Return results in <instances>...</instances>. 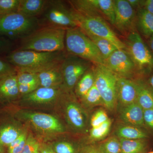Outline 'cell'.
<instances>
[{"label": "cell", "mask_w": 153, "mask_h": 153, "mask_svg": "<svg viewBox=\"0 0 153 153\" xmlns=\"http://www.w3.org/2000/svg\"><path fill=\"white\" fill-rule=\"evenodd\" d=\"M136 85L137 102L143 109H153V89L143 76L133 79Z\"/></svg>", "instance_id": "obj_19"}, {"label": "cell", "mask_w": 153, "mask_h": 153, "mask_svg": "<svg viewBox=\"0 0 153 153\" xmlns=\"http://www.w3.org/2000/svg\"><path fill=\"white\" fill-rule=\"evenodd\" d=\"M94 145L101 153H121L120 141L115 135Z\"/></svg>", "instance_id": "obj_30"}, {"label": "cell", "mask_w": 153, "mask_h": 153, "mask_svg": "<svg viewBox=\"0 0 153 153\" xmlns=\"http://www.w3.org/2000/svg\"><path fill=\"white\" fill-rule=\"evenodd\" d=\"M27 137L26 132H22V133L20 135V136L18 138H17L15 140H14L13 142L11 143L7 147V151L11 150L12 149L16 147V146H17L18 145H19L21 143V142L24 139Z\"/></svg>", "instance_id": "obj_40"}, {"label": "cell", "mask_w": 153, "mask_h": 153, "mask_svg": "<svg viewBox=\"0 0 153 153\" xmlns=\"http://www.w3.org/2000/svg\"><path fill=\"white\" fill-rule=\"evenodd\" d=\"M17 70L15 66L6 60L0 58V79L12 74H16Z\"/></svg>", "instance_id": "obj_36"}, {"label": "cell", "mask_w": 153, "mask_h": 153, "mask_svg": "<svg viewBox=\"0 0 153 153\" xmlns=\"http://www.w3.org/2000/svg\"><path fill=\"white\" fill-rule=\"evenodd\" d=\"M20 96H25L33 92L39 86L36 85H23V84H18Z\"/></svg>", "instance_id": "obj_38"}, {"label": "cell", "mask_w": 153, "mask_h": 153, "mask_svg": "<svg viewBox=\"0 0 153 153\" xmlns=\"http://www.w3.org/2000/svg\"><path fill=\"white\" fill-rule=\"evenodd\" d=\"M40 27L38 18L19 12L0 16V35L9 40H22Z\"/></svg>", "instance_id": "obj_5"}, {"label": "cell", "mask_w": 153, "mask_h": 153, "mask_svg": "<svg viewBox=\"0 0 153 153\" xmlns=\"http://www.w3.org/2000/svg\"><path fill=\"white\" fill-rule=\"evenodd\" d=\"M94 16L101 17L114 25L115 19L113 0H90Z\"/></svg>", "instance_id": "obj_21"}, {"label": "cell", "mask_w": 153, "mask_h": 153, "mask_svg": "<svg viewBox=\"0 0 153 153\" xmlns=\"http://www.w3.org/2000/svg\"><path fill=\"white\" fill-rule=\"evenodd\" d=\"M84 33L93 41L99 50L104 60L109 57L113 52L118 49L112 43L107 39L94 36L89 33Z\"/></svg>", "instance_id": "obj_28"}, {"label": "cell", "mask_w": 153, "mask_h": 153, "mask_svg": "<svg viewBox=\"0 0 153 153\" xmlns=\"http://www.w3.org/2000/svg\"><path fill=\"white\" fill-rule=\"evenodd\" d=\"M16 74L9 75L0 79L1 100L11 101L20 96Z\"/></svg>", "instance_id": "obj_20"}, {"label": "cell", "mask_w": 153, "mask_h": 153, "mask_svg": "<svg viewBox=\"0 0 153 153\" xmlns=\"http://www.w3.org/2000/svg\"><path fill=\"white\" fill-rule=\"evenodd\" d=\"M95 85L100 93L103 106L108 111L116 110L117 89L118 76L102 64H94Z\"/></svg>", "instance_id": "obj_7"}, {"label": "cell", "mask_w": 153, "mask_h": 153, "mask_svg": "<svg viewBox=\"0 0 153 153\" xmlns=\"http://www.w3.org/2000/svg\"><path fill=\"white\" fill-rule=\"evenodd\" d=\"M85 146L69 141H61L55 143L52 148L56 153H83Z\"/></svg>", "instance_id": "obj_31"}, {"label": "cell", "mask_w": 153, "mask_h": 153, "mask_svg": "<svg viewBox=\"0 0 153 153\" xmlns=\"http://www.w3.org/2000/svg\"><path fill=\"white\" fill-rule=\"evenodd\" d=\"M147 153H153V151H151V152H149Z\"/></svg>", "instance_id": "obj_48"}, {"label": "cell", "mask_w": 153, "mask_h": 153, "mask_svg": "<svg viewBox=\"0 0 153 153\" xmlns=\"http://www.w3.org/2000/svg\"><path fill=\"white\" fill-rule=\"evenodd\" d=\"M16 74L18 84L36 85L40 87L37 74L17 71Z\"/></svg>", "instance_id": "obj_32"}, {"label": "cell", "mask_w": 153, "mask_h": 153, "mask_svg": "<svg viewBox=\"0 0 153 153\" xmlns=\"http://www.w3.org/2000/svg\"><path fill=\"white\" fill-rule=\"evenodd\" d=\"M93 65L81 76L74 87L75 94L80 99L91 89L95 84V76Z\"/></svg>", "instance_id": "obj_26"}, {"label": "cell", "mask_w": 153, "mask_h": 153, "mask_svg": "<svg viewBox=\"0 0 153 153\" xmlns=\"http://www.w3.org/2000/svg\"><path fill=\"white\" fill-rule=\"evenodd\" d=\"M114 26L122 34L126 36L137 31L136 27L137 12L127 0H114Z\"/></svg>", "instance_id": "obj_11"}, {"label": "cell", "mask_w": 153, "mask_h": 153, "mask_svg": "<svg viewBox=\"0 0 153 153\" xmlns=\"http://www.w3.org/2000/svg\"><path fill=\"white\" fill-rule=\"evenodd\" d=\"M22 130L16 123L9 121L0 124V144L8 146L22 133Z\"/></svg>", "instance_id": "obj_23"}, {"label": "cell", "mask_w": 153, "mask_h": 153, "mask_svg": "<svg viewBox=\"0 0 153 153\" xmlns=\"http://www.w3.org/2000/svg\"><path fill=\"white\" fill-rule=\"evenodd\" d=\"M38 19L41 27H52L67 29L78 27L73 8L62 1H47Z\"/></svg>", "instance_id": "obj_4"}, {"label": "cell", "mask_w": 153, "mask_h": 153, "mask_svg": "<svg viewBox=\"0 0 153 153\" xmlns=\"http://www.w3.org/2000/svg\"><path fill=\"white\" fill-rule=\"evenodd\" d=\"M144 123L148 131L153 134V109L144 110Z\"/></svg>", "instance_id": "obj_37"}, {"label": "cell", "mask_w": 153, "mask_h": 153, "mask_svg": "<svg viewBox=\"0 0 153 153\" xmlns=\"http://www.w3.org/2000/svg\"><path fill=\"white\" fill-rule=\"evenodd\" d=\"M12 47V44L9 39L0 36V53L9 52Z\"/></svg>", "instance_id": "obj_39"}, {"label": "cell", "mask_w": 153, "mask_h": 153, "mask_svg": "<svg viewBox=\"0 0 153 153\" xmlns=\"http://www.w3.org/2000/svg\"><path fill=\"white\" fill-rule=\"evenodd\" d=\"M106 111L100 108L96 111L90 119V125L91 128H95L101 125L109 119Z\"/></svg>", "instance_id": "obj_34"}, {"label": "cell", "mask_w": 153, "mask_h": 153, "mask_svg": "<svg viewBox=\"0 0 153 153\" xmlns=\"http://www.w3.org/2000/svg\"><path fill=\"white\" fill-rule=\"evenodd\" d=\"M137 99V87L134 79L118 76L116 111L136 102Z\"/></svg>", "instance_id": "obj_14"}, {"label": "cell", "mask_w": 153, "mask_h": 153, "mask_svg": "<svg viewBox=\"0 0 153 153\" xmlns=\"http://www.w3.org/2000/svg\"><path fill=\"white\" fill-rule=\"evenodd\" d=\"M149 75V77L146 80L149 84L153 89V70Z\"/></svg>", "instance_id": "obj_45"}, {"label": "cell", "mask_w": 153, "mask_h": 153, "mask_svg": "<svg viewBox=\"0 0 153 153\" xmlns=\"http://www.w3.org/2000/svg\"><path fill=\"white\" fill-rule=\"evenodd\" d=\"M62 62L37 74L40 87L61 88L63 83Z\"/></svg>", "instance_id": "obj_17"}, {"label": "cell", "mask_w": 153, "mask_h": 153, "mask_svg": "<svg viewBox=\"0 0 153 153\" xmlns=\"http://www.w3.org/2000/svg\"><path fill=\"white\" fill-rule=\"evenodd\" d=\"M22 115L35 128L44 132L57 134L65 132L63 124L51 115L38 112H25Z\"/></svg>", "instance_id": "obj_12"}, {"label": "cell", "mask_w": 153, "mask_h": 153, "mask_svg": "<svg viewBox=\"0 0 153 153\" xmlns=\"http://www.w3.org/2000/svg\"><path fill=\"white\" fill-rule=\"evenodd\" d=\"M66 54L65 50L42 52L16 49L9 53L6 60L15 66L17 71L38 74L61 63Z\"/></svg>", "instance_id": "obj_1"}, {"label": "cell", "mask_w": 153, "mask_h": 153, "mask_svg": "<svg viewBox=\"0 0 153 153\" xmlns=\"http://www.w3.org/2000/svg\"><path fill=\"white\" fill-rule=\"evenodd\" d=\"M67 53L90 61L93 64L104 65L99 50L79 27L66 29L65 41Z\"/></svg>", "instance_id": "obj_3"}, {"label": "cell", "mask_w": 153, "mask_h": 153, "mask_svg": "<svg viewBox=\"0 0 153 153\" xmlns=\"http://www.w3.org/2000/svg\"><path fill=\"white\" fill-rule=\"evenodd\" d=\"M141 8L145 9L153 15V0L143 1Z\"/></svg>", "instance_id": "obj_41"}, {"label": "cell", "mask_w": 153, "mask_h": 153, "mask_svg": "<svg viewBox=\"0 0 153 153\" xmlns=\"http://www.w3.org/2000/svg\"><path fill=\"white\" fill-rule=\"evenodd\" d=\"M41 146L37 140L31 134L27 137L23 150L20 153H40Z\"/></svg>", "instance_id": "obj_35"}, {"label": "cell", "mask_w": 153, "mask_h": 153, "mask_svg": "<svg viewBox=\"0 0 153 153\" xmlns=\"http://www.w3.org/2000/svg\"><path fill=\"white\" fill-rule=\"evenodd\" d=\"M80 100L83 106L87 109L91 110L96 107L103 105L101 95L95 85L80 99Z\"/></svg>", "instance_id": "obj_29"}, {"label": "cell", "mask_w": 153, "mask_h": 153, "mask_svg": "<svg viewBox=\"0 0 153 153\" xmlns=\"http://www.w3.org/2000/svg\"><path fill=\"white\" fill-rule=\"evenodd\" d=\"M148 45L153 53V37L148 38Z\"/></svg>", "instance_id": "obj_46"}, {"label": "cell", "mask_w": 153, "mask_h": 153, "mask_svg": "<svg viewBox=\"0 0 153 153\" xmlns=\"http://www.w3.org/2000/svg\"><path fill=\"white\" fill-rule=\"evenodd\" d=\"M112 121L109 119L101 125L91 128L89 131V145L95 144L103 140L109 134L111 130Z\"/></svg>", "instance_id": "obj_27"}, {"label": "cell", "mask_w": 153, "mask_h": 153, "mask_svg": "<svg viewBox=\"0 0 153 153\" xmlns=\"http://www.w3.org/2000/svg\"><path fill=\"white\" fill-rule=\"evenodd\" d=\"M116 111L122 123L145 127L144 109L137 102L121 108Z\"/></svg>", "instance_id": "obj_15"}, {"label": "cell", "mask_w": 153, "mask_h": 153, "mask_svg": "<svg viewBox=\"0 0 153 153\" xmlns=\"http://www.w3.org/2000/svg\"><path fill=\"white\" fill-rule=\"evenodd\" d=\"M40 153H56L52 147L48 146H43L41 148Z\"/></svg>", "instance_id": "obj_44"}, {"label": "cell", "mask_w": 153, "mask_h": 153, "mask_svg": "<svg viewBox=\"0 0 153 153\" xmlns=\"http://www.w3.org/2000/svg\"><path fill=\"white\" fill-rule=\"evenodd\" d=\"M125 50L133 61L138 76L149 74L153 70V53L137 31L126 36Z\"/></svg>", "instance_id": "obj_6"}, {"label": "cell", "mask_w": 153, "mask_h": 153, "mask_svg": "<svg viewBox=\"0 0 153 153\" xmlns=\"http://www.w3.org/2000/svg\"><path fill=\"white\" fill-rule=\"evenodd\" d=\"M136 27L137 31L146 38L153 37V15L145 9L137 10Z\"/></svg>", "instance_id": "obj_22"}, {"label": "cell", "mask_w": 153, "mask_h": 153, "mask_svg": "<svg viewBox=\"0 0 153 153\" xmlns=\"http://www.w3.org/2000/svg\"><path fill=\"white\" fill-rule=\"evenodd\" d=\"M4 148L5 147L0 144V153H4Z\"/></svg>", "instance_id": "obj_47"}, {"label": "cell", "mask_w": 153, "mask_h": 153, "mask_svg": "<svg viewBox=\"0 0 153 153\" xmlns=\"http://www.w3.org/2000/svg\"><path fill=\"white\" fill-rule=\"evenodd\" d=\"M21 0H0V16L18 12Z\"/></svg>", "instance_id": "obj_33"}, {"label": "cell", "mask_w": 153, "mask_h": 153, "mask_svg": "<svg viewBox=\"0 0 153 153\" xmlns=\"http://www.w3.org/2000/svg\"><path fill=\"white\" fill-rule=\"evenodd\" d=\"M47 1L21 0L18 12L32 17L39 16L43 12Z\"/></svg>", "instance_id": "obj_25"}, {"label": "cell", "mask_w": 153, "mask_h": 153, "mask_svg": "<svg viewBox=\"0 0 153 153\" xmlns=\"http://www.w3.org/2000/svg\"><path fill=\"white\" fill-rule=\"evenodd\" d=\"M115 136L126 140L149 139L151 134L145 127L123 123L118 124L115 128Z\"/></svg>", "instance_id": "obj_18"}, {"label": "cell", "mask_w": 153, "mask_h": 153, "mask_svg": "<svg viewBox=\"0 0 153 153\" xmlns=\"http://www.w3.org/2000/svg\"><path fill=\"white\" fill-rule=\"evenodd\" d=\"M66 29L52 27H41L22 39L17 50L42 52L64 51Z\"/></svg>", "instance_id": "obj_2"}, {"label": "cell", "mask_w": 153, "mask_h": 153, "mask_svg": "<svg viewBox=\"0 0 153 153\" xmlns=\"http://www.w3.org/2000/svg\"><path fill=\"white\" fill-rule=\"evenodd\" d=\"M127 1L130 5L135 10V9H137V10L141 8L143 1H140V0H127Z\"/></svg>", "instance_id": "obj_42"}, {"label": "cell", "mask_w": 153, "mask_h": 153, "mask_svg": "<svg viewBox=\"0 0 153 153\" xmlns=\"http://www.w3.org/2000/svg\"><path fill=\"white\" fill-rule=\"evenodd\" d=\"M61 88L39 87L27 95L22 96V101L33 104H45L55 101L62 95Z\"/></svg>", "instance_id": "obj_16"}, {"label": "cell", "mask_w": 153, "mask_h": 153, "mask_svg": "<svg viewBox=\"0 0 153 153\" xmlns=\"http://www.w3.org/2000/svg\"><path fill=\"white\" fill-rule=\"evenodd\" d=\"M119 139L121 153H147L149 150V139Z\"/></svg>", "instance_id": "obj_24"}, {"label": "cell", "mask_w": 153, "mask_h": 153, "mask_svg": "<svg viewBox=\"0 0 153 153\" xmlns=\"http://www.w3.org/2000/svg\"><path fill=\"white\" fill-rule=\"evenodd\" d=\"M74 12L78 27L84 33L107 39L118 49H125V44L123 41L117 37L103 18L82 15L75 10Z\"/></svg>", "instance_id": "obj_8"}, {"label": "cell", "mask_w": 153, "mask_h": 153, "mask_svg": "<svg viewBox=\"0 0 153 153\" xmlns=\"http://www.w3.org/2000/svg\"><path fill=\"white\" fill-rule=\"evenodd\" d=\"M93 65L90 61L67 53L61 63L62 90L67 93L72 92L79 78Z\"/></svg>", "instance_id": "obj_9"}, {"label": "cell", "mask_w": 153, "mask_h": 153, "mask_svg": "<svg viewBox=\"0 0 153 153\" xmlns=\"http://www.w3.org/2000/svg\"><path fill=\"white\" fill-rule=\"evenodd\" d=\"M83 153H101L94 145H88L84 148Z\"/></svg>", "instance_id": "obj_43"}, {"label": "cell", "mask_w": 153, "mask_h": 153, "mask_svg": "<svg viewBox=\"0 0 153 153\" xmlns=\"http://www.w3.org/2000/svg\"><path fill=\"white\" fill-rule=\"evenodd\" d=\"M66 104L65 114L69 124L77 132L86 133L88 118L85 110L73 100H70Z\"/></svg>", "instance_id": "obj_13"}, {"label": "cell", "mask_w": 153, "mask_h": 153, "mask_svg": "<svg viewBox=\"0 0 153 153\" xmlns=\"http://www.w3.org/2000/svg\"><path fill=\"white\" fill-rule=\"evenodd\" d=\"M104 65L119 77L133 79L138 75L133 61L125 49L113 52L104 60Z\"/></svg>", "instance_id": "obj_10"}]
</instances>
